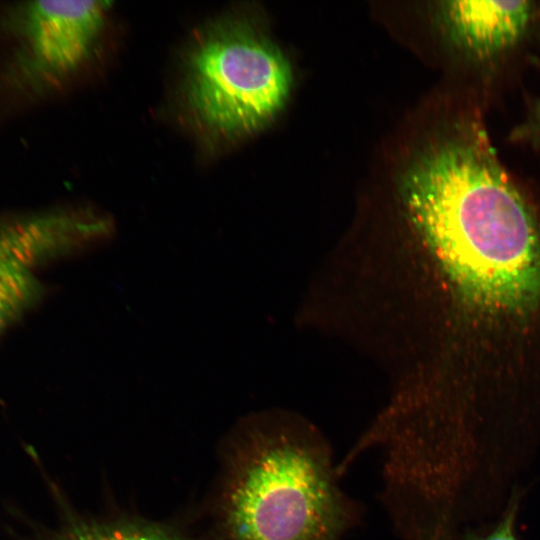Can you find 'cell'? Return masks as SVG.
<instances>
[{"instance_id": "cell-1", "label": "cell", "mask_w": 540, "mask_h": 540, "mask_svg": "<svg viewBox=\"0 0 540 540\" xmlns=\"http://www.w3.org/2000/svg\"><path fill=\"white\" fill-rule=\"evenodd\" d=\"M412 221L462 298L491 316L540 306V221L472 112L404 179Z\"/></svg>"}, {"instance_id": "cell-2", "label": "cell", "mask_w": 540, "mask_h": 540, "mask_svg": "<svg viewBox=\"0 0 540 540\" xmlns=\"http://www.w3.org/2000/svg\"><path fill=\"white\" fill-rule=\"evenodd\" d=\"M330 449L291 425L257 429L235 457L224 498L231 540H339L356 520Z\"/></svg>"}, {"instance_id": "cell-3", "label": "cell", "mask_w": 540, "mask_h": 540, "mask_svg": "<svg viewBox=\"0 0 540 540\" xmlns=\"http://www.w3.org/2000/svg\"><path fill=\"white\" fill-rule=\"evenodd\" d=\"M291 69L280 50L239 21L218 23L191 50L184 96L196 122L214 136L251 132L283 106Z\"/></svg>"}, {"instance_id": "cell-4", "label": "cell", "mask_w": 540, "mask_h": 540, "mask_svg": "<svg viewBox=\"0 0 540 540\" xmlns=\"http://www.w3.org/2000/svg\"><path fill=\"white\" fill-rule=\"evenodd\" d=\"M107 219L74 210H53L0 220V335L33 309L45 286V264L106 239Z\"/></svg>"}, {"instance_id": "cell-5", "label": "cell", "mask_w": 540, "mask_h": 540, "mask_svg": "<svg viewBox=\"0 0 540 540\" xmlns=\"http://www.w3.org/2000/svg\"><path fill=\"white\" fill-rule=\"evenodd\" d=\"M107 1H33L17 8L13 65L25 83L61 78L89 57L103 28Z\"/></svg>"}, {"instance_id": "cell-6", "label": "cell", "mask_w": 540, "mask_h": 540, "mask_svg": "<svg viewBox=\"0 0 540 540\" xmlns=\"http://www.w3.org/2000/svg\"><path fill=\"white\" fill-rule=\"evenodd\" d=\"M535 15L530 1H449L443 16L450 38L476 61L491 60L514 48Z\"/></svg>"}, {"instance_id": "cell-7", "label": "cell", "mask_w": 540, "mask_h": 540, "mask_svg": "<svg viewBox=\"0 0 540 540\" xmlns=\"http://www.w3.org/2000/svg\"><path fill=\"white\" fill-rule=\"evenodd\" d=\"M52 540H180L172 533L134 523L79 525L71 527Z\"/></svg>"}, {"instance_id": "cell-8", "label": "cell", "mask_w": 540, "mask_h": 540, "mask_svg": "<svg viewBox=\"0 0 540 540\" xmlns=\"http://www.w3.org/2000/svg\"><path fill=\"white\" fill-rule=\"evenodd\" d=\"M514 509L506 514L498 527L487 537L473 540H516L513 533Z\"/></svg>"}, {"instance_id": "cell-9", "label": "cell", "mask_w": 540, "mask_h": 540, "mask_svg": "<svg viewBox=\"0 0 540 540\" xmlns=\"http://www.w3.org/2000/svg\"><path fill=\"white\" fill-rule=\"evenodd\" d=\"M539 120H540V116H539Z\"/></svg>"}]
</instances>
